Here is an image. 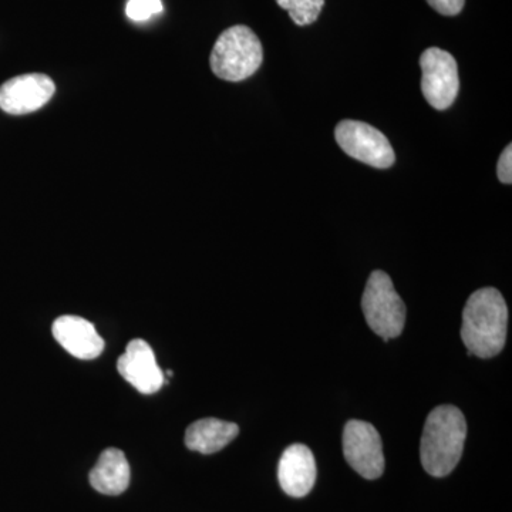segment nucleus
I'll list each match as a JSON object with an SVG mask.
<instances>
[{"mask_svg":"<svg viewBox=\"0 0 512 512\" xmlns=\"http://www.w3.org/2000/svg\"><path fill=\"white\" fill-rule=\"evenodd\" d=\"M507 328V303L498 289H478L468 298L461 325V339L468 356L490 359L500 355L507 340Z\"/></svg>","mask_w":512,"mask_h":512,"instance_id":"f257e3e1","label":"nucleus"},{"mask_svg":"<svg viewBox=\"0 0 512 512\" xmlns=\"http://www.w3.org/2000/svg\"><path fill=\"white\" fill-rule=\"evenodd\" d=\"M467 437L466 417L456 406H439L427 417L421 436L420 458L433 477L453 473L463 456Z\"/></svg>","mask_w":512,"mask_h":512,"instance_id":"f03ea898","label":"nucleus"},{"mask_svg":"<svg viewBox=\"0 0 512 512\" xmlns=\"http://www.w3.org/2000/svg\"><path fill=\"white\" fill-rule=\"evenodd\" d=\"M264 62V47L248 26H232L218 37L210 64L215 76L225 82H242L258 72Z\"/></svg>","mask_w":512,"mask_h":512,"instance_id":"7ed1b4c3","label":"nucleus"},{"mask_svg":"<svg viewBox=\"0 0 512 512\" xmlns=\"http://www.w3.org/2000/svg\"><path fill=\"white\" fill-rule=\"evenodd\" d=\"M362 309L369 328L386 342L402 335L406 325V305L386 272L370 274L363 292Z\"/></svg>","mask_w":512,"mask_h":512,"instance_id":"20e7f679","label":"nucleus"},{"mask_svg":"<svg viewBox=\"0 0 512 512\" xmlns=\"http://www.w3.org/2000/svg\"><path fill=\"white\" fill-rule=\"evenodd\" d=\"M336 143L360 163L386 170L396 163V154L382 131L363 121L343 120L335 128Z\"/></svg>","mask_w":512,"mask_h":512,"instance_id":"39448f33","label":"nucleus"},{"mask_svg":"<svg viewBox=\"0 0 512 512\" xmlns=\"http://www.w3.org/2000/svg\"><path fill=\"white\" fill-rule=\"evenodd\" d=\"M421 92L424 99L436 110L453 106L460 90L458 66L453 55L439 47L424 50L420 57Z\"/></svg>","mask_w":512,"mask_h":512,"instance_id":"423d86ee","label":"nucleus"},{"mask_svg":"<svg viewBox=\"0 0 512 512\" xmlns=\"http://www.w3.org/2000/svg\"><path fill=\"white\" fill-rule=\"evenodd\" d=\"M343 453L349 466L366 480L383 476V443L373 424L362 420L348 421L343 431Z\"/></svg>","mask_w":512,"mask_h":512,"instance_id":"0eeeda50","label":"nucleus"},{"mask_svg":"<svg viewBox=\"0 0 512 512\" xmlns=\"http://www.w3.org/2000/svg\"><path fill=\"white\" fill-rule=\"evenodd\" d=\"M55 92V83L46 74L13 77L0 87V109L13 116L33 113L46 106Z\"/></svg>","mask_w":512,"mask_h":512,"instance_id":"6e6552de","label":"nucleus"},{"mask_svg":"<svg viewBox=\"0 0 512 512\" xmlns=\"http://www.w3.org/2000/svg\"><path fill=\"white\" fill-rule=\"evenodd\" d=\"M120 375L133 384L138 392L154 394L164 384L163 370L158 366L156 355L146 340L134 339L117 362Z\"/></svg>","mask_w":512,"mask_h":512,"instance_id":"1a4fd4ad","label":"nucleus"},{"mask_svg":"<svg viewBox=\"0 0 512 512\" xmlns=\"http://www.w3.org/2000/svg\"><path fill=\"white\" fill-rule=\"evenodd\" d=\"M278 478L282 490L293 498L311 493L316 481V461L311 448L305 444L286 448L279 460Z\"/></svg>","mask_w":512,"mask_h":512,"instance_id":"9d476101","label":"nucleus"},{"mask_svg":"<svg viewBox=\"0 0 512 512\" xmlns=\"http://www.w3.org/2000/svg\"><path fill=\"white\" fill-rule=\"evenodd\" d=\"M53 336L70 355L77 359L92 360L101 355L104 340L93 323L79 316H60L53 323Z\"/></svg>","mask_w":512,"mask_h":512,"instance_id":"9b49d317","label":"nucleus"},{"mask_svg":"<svg viewBox=\"0 0 512 512\" xmlns=\"http://www.w3.org/2000/svg\"><path fill=\"white\" fill-rule=\"evenodd\" d=\"M130 464L119 448H107L90 471V484L104 495H120L130 485Z\"/></svg>","mask_w":512,"mask_h":512,"instance_id":"f8f14e48","label":"nucleus"},{"mask_svg":"<svg viewBox=\"0 0 512 512\" xmlns=\"http://www.w3.org/2000/svg\"><path fill=\"white\" fill-rule=\"evenodd\" d=\"M239 434L235 423L218 419L194 421L185 431V446L201 454H214L227 447Z\"/></svg>","mask_w":512,"mask_h":512,"instance_id":"ddd939ff","label":"nucleus"},{"mask_svg":"<svg viewBox=\"0 0 512 512\" xmlns=\"http://www.w3.org/2000/svg\"><path fill=\"white\" fill-rule=\"evenodd\" d=\"M276 3L298 26L313 25L325 8V0H276Z\"/></svg>","mask_w":512,"mask_h":512,"instance_id":"4468645a","label":"nucleus"},{"mask_svg":"<svg viewBox=\"0 0 512 512\" xmlns=\"http://www.w3.org/2000/svg\"><path fill=\"white\" fill-rule=\"evenodd\" d=\"M161 0H128L126 13L133 22H146L154 15L163 12Z\"/></svg>","mask_w":512,"mask_h":512,"instance_id":"2eb2a0df","label":"nucleus"},{"mask_svg":"<svg viewBox=\"0 0 512 512\" xmlns=\"http://www.w3.org/2000/svg\"><path fill=\"white\" fill-rule=\"evenodd\" d=\"M426 2L443 16H457L466 5V0H426Z\"/></svg>","mask_w":512,"mask_h":512,"instance_id":"dca6fc26","label":"nucleus"},{"mask_svg":"<svg viewBox=\"0 0 512 512\" xmlns=\"http://www.w3.org/2000/svg\"><path fill=\"white\" fill-rule=\"evenodd\" d=\"M497 174L501 183L510 185L512 183V146L508 144L504 148L497 164Z\"/></svg>","mask_w":512,"mask_h":512,"instance_id":"f3484780","label":"nucleus"}]
</instances>
